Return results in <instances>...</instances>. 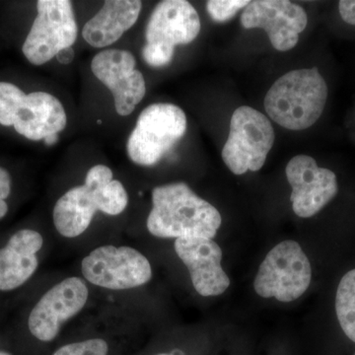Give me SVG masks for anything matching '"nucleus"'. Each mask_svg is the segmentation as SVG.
<instances>
[{
	"label": "nucleus",
	"mask_w": 355,
	"mask_h": 355,
	"mask_svg": "<svg viewBox=\"0 0 355 355\" xmlns=\"http://www.w3.org/2000/svg\"><path fill=\"white\" fill-rule=\"evenodd\" d=\"M159 355H168V354H159Z\"/></svg>",
	"instance_id": "nucleus-30"
},
{
	"label": "nucleus",
	"mask_w": 355,
	"mask_h": 355,
	"mask_svg": "<svg viewBox=\"0 0 355 355\" xmlns=\"http://www.w3.org/2000/svg\"><path fill=\"white\" fill-rule=\"evenodd\" d=\"M249 3L247 0H209L207 10L212 20L223 23L232 19L240 9L246 8Z\"/></svg>",
	"instance_id": "nucleus-21"
},
{
	"label": "nucleus",
	"mask_w": 355,
	"mask_h": 355,
	"mask_svg": "<svg viewBox=\"0 0 355 355\" xmlns=\"http://www.w3.org/2000/svg\"><path fill=\"white\" fill-rule=\"evenodd\" d=\"M58 140V135H51V137H46V139H44V142H46L48 146H53V144H55Z\"/></svg>",
	"instance_id": "nucleus-28"
},
{
	"label": "nucleus",
	"mask_w": 355,
	"mask_h": 355,
	"mask_svg": "<svg viewBox=\"0 0 355 355\" xmlns=\"http://www.w3.org/2000/svg\"><path fill=\"white\" fill-rule=\"evenodd\" d=\"M241 23L246 29L265 30L275 50L287 51L297 44L308 16L303 7L287 0H256L243 11Z\"/></svg>",
	"instance_id": "nucleus-11"
},
{
	"label": "nucleus",
	"mask_w": 355,
	"mask_h": 355,
	"mask_svg": "<svg viewBox=\"0 0 355 355\" xmlns=\"http://www.w3.org/2000/svg\"><path fill=\"white\" fill-rule=\"evenodd\" d=\"M200 16L186 0H164L153 9L146 30L147 44L175 49L191 43L200 32Z\"/></svg>",
	"instance_id": "nucleus-13"
},
{
	"label": "nucleus",
	"mask_w": 355,
	"mask_h": 355,
	"mask_svg": "<svg viewBox=\"0 0 355 355\" xmlns=\"http://www.w3.org/2000/svg\"><path fill=\"white\" fill-rule=\"evenodd\" d=\"M275 139V130L265 114L251 107H239L231 118L222 159L233 174L259 171L265 165Z\"/></svg>",
	"instance_id": "nucleus-4"
},
{
	"label": "nucleus",
	"mask_w": 355,
	"mask_h": 355,
	"mask_svg": "<svg viewBox=\"0 0 355 355\" xmlns=\"http://www.w3.org/2000/svg\"><path fill=\"white\" fill-rule=\"evenodd\" d=\"M98 211L92 191L85 184L64 193L53 207L55 227L60 235L74 238L85 232Z\"/></svg>",
	"instance_id": "nucleus-17"
},
{
	"label": "nucleus",
	"mask_w": 355,
	"mask_h": 355,
	"mask_svg": "<svg viewBox=\"0 0 355 355\" xmlns=\"http://www.w3.org/2000/svg\"><path fill=\"white\" fill-rule=\"evenodd\" d=\"M0 355H10V354H6V352H0Z\"/></svg>",
	"instance_id": "nucleus-29"
},
{
	"label": "nucleus",
	"mask_w": 355,
	"mask_h": 355,
	"mask_svg": "<svg viewBox=\"0 0 355 355\" xmlns=\"http://www.w3.org/2000/svg\"><path fill=\"white\" fill-rule=\"evenodd\" d=\"M338 10L345 22L355 25V0H342L338 3Z\"/></svg>",
	"instance_id": "nucleus-26"
},
{
	"label": "nucleus",
	"mask_w": 355,
	"mask_h": 355,
	"mask_svg": "<svg viewBox=\"0 0 355 355\" xmlns=\"http://www.w3.org/2000/svg\"><path fill=\"white\" fill-rule=\"evenodd\" d=\"M141 55L144 62L150 67H163L172 62L175 49L161 44H146L142 49Z\"/></svg>",
	"instance_id": "nucleus-23"
},
{
	"label": "nucleus",
	"mask_w": 355,
	"mask_h": 355,
	"mask_svg": "<svg viewBox=\"0 0 355 355\" xmlns=\"http://www.w3.org/2000/svg\"><path fill=\"white\" fill-rule=\"evenodd\" d=\"M175 251L190 272L191 282L205 297L224 293L230 279L221 266L222 251L214 239L200 237L179 238Z\"/></svg>",
	"instance_id": "nucleus-12"
},
{
	"label": "nucleus",
	"mask_w": 355,
	"mask_h": 355,
	"mask_svg": "<svg viewBox=\"0 0 355 355\" xmlns=\"http://www.w3.org/2000/svg\"><path fill=\"white\" fill-rule=\"evenodd\" d=\"M64 106L50 93L32 92L26 95L14 116L13 127L26 139L38 141L58 135L67 127Z\"/></svg>",
	"instance_id": "nucleus-14"
},
{
	"label": "nucleus",
	"mask_w": 355,
	"mask_h": 355,
	"mask_svg": "<svg viewBox=\"0 0 355 355\" xmlns=\"http://www.w3.org/2000/svg\"><path fill=\"white\" fill-rule=\"evenodd\" d=\"M26 95L12 83H0V125H13L14 116Z\"/></svg>",
	"instance_id": "nucleus-20"
},
{
	"label": "nucleus",
	"mask_w": 355,
	"mask_h": 355,
	"mask_svg": "<svg viewBox=\"0 0 355 355\" xmlns=\"http://www.w3.org/2000/svg\"><path fill=\"white\" fill-rule=\"evenodd\" d=\"M135 58L125 50H105L91 62L96 78L114 96V108L120 116H128L144 99L146 93L144 77L135 69Z\"/></svg>",
	"instance_id": "nucleus-8"
},
{
	"label": "nucleus",
	"mask_w": 355,
	"mask_h": 355,
	"mask_svg": "<svg viewBox=\"0 0 355 355\" xmlns=\"http://www.w3.org/2000/svg\"><path fill=\"white\" fill-rule=\"evenodd\" d=\"M336 311L343 331L355 343V270L345 273L338 284Z\"/></svg>",
	"instance_id": "nucleus-18"
},
{
	"label": "nucleus",
	"mask_w": 355,
	"mask_h": 355,
	"mask_svg": "<svg viewBox=\"0 0 355 355\" xmlns=\"http://www.w3.org/2000/svg\"><path fill=\"white\" fill-rule=\"evenodd\" d=\"M141 9L139 0H107L99 12L84 25L83 39L93 48L111 46L137 23Z\"/></svg>",
	"instance_id": "nucleus-16"
},
{
	"label": "nucleus",
	"mask_w": 355,
	"mask_h": 355,
	"mask_svg": "<svg viewBox=\"0 0 355 355\" xmlns=\"http://www.w3.org/2000/svg\"><path fill=\"white\" fill-rule=\"evenodd\" d=\"M108 350V343L104 340L92 338V340L64 345L53 355H107Z\"/></svg>",
	"instance_id": "nucleus-22"
},
{
	"label": "nucleus",
	"mask_w": 355,
	"mask_h": 355,
	"mask_svg": "<svg viewBox=\"0 0 355 355\" xmlns=\"http://www.w3.org/2000/svg\"><path fill=\"white\" fill-rule=\"evenodd\" d=\"M147 229L158 238L214 239L221 226L218 210L184 183L156 187Z\"/></svg>",
	"instance_id": "nucleus-1"
},
{
	"label": "nucleus",
	"mask_w": 355,
	"mask_h": 355,
	"mask_svg": "<svg viewBox=\"0 0 355 355\" xmlns=\"http://www.w3.org/2000/svg\"><path fill=\"white\" fill-rule=\"evenodd\" d=\"M113 172L105 165H96L89 170L85 178V186L89 190L94 191L106 186L113 181Z\"/></svg>",
	"instance_id": "nucleus-24"
},
{
	"label": "nucleus",
	"mask_w": 355,
	"mask_h": 355,
	"mask_svg": "<svg viewBox=\"0 0 355 355\" xmlns=\"http://www.w3.org/2000/svg\"><path fill=\"white\" fill-rule=\"evenodd\" d=\"M286 173L292 188V209L299 217L314 216L338 193L335 173L319 167L310 156H294L287 164Z\"/></svg>",
	"instance_id": "nucleus-9"
},
{
	"label": "nucleus",
	"mask_w": 355,
	"mask_h": 355,
	"mask_svg": "<svg viewBox=\"0 0 355 355\" xmlns=\"http://www.w3.org/2000/svg\"><path fill=\"white\" fill-rule=\"evenodd\" d=\"M88 299V287L79 277H69L40 299L28 320L33 336L42 342L55 340L62 324L78 314Z\"/></svg>",
	"instance_id": "nucleus-10"
},
{
	"label": "nucleus",
	"mask_w": 355,
	"mask_h": 355,
	"mask_svg": "<svg viewBox=\"0 0 355 355\" xmlns=\"http://www.w3.org/2000/svg\"><path fill=\"white\" fill-rule=\"evenodd\" d=\"M43 244L42 235L30 229L11 236L6 246L0 249V291L18 288L34 275L39 265L37 253Z\"/></svg>",
	"instance_id": "nucleus-15"
},
{
	"label": "nucleus",
	"mask_w": 355,
	"mask_h": 355,
	"mask_svg": "<svg viewBox=\"0 0 355 355\" xmlns=\"http://www.w3.org/2000/svg\"><path fill=\"white\" fill-rule=\"evenodd\" d=\"M328 99V85L317 67L295 69L279 77L265 98L273 121L291 130H303L317 123Z\"/></svg>",
	"instance_id": "nucleus-2"
},
{
	"label": "nucleus",
	"mask_w": 355,
	"mask_h": 355,
	"mask_svg": "<svg viewBox=\"0 0 355 355\" xmlns=\"http://www.w3.org/2000/svg\"><path fill=\"white\" fill-rule=\"evenodd\" d=\"M11 177L7 170L0 167V220L6 216L8 211V205L6 202L10 195Z\"/></svg>",
	"instance_id": "nucleus-25"
},
{
	"label": "nucleus",
	"mask_w": 355,
	"mask_h": 355,
	"mask_svg": "<svg viewBox=\"0 0 355 355\" xmlns=\"http://www.w3.org/2000/svg\"><path fill=\"white\" fill-rule=\"evenodd\" d=\"M84 277L103 288L123 291L147 284L153 277L150 263L130 247L103 246L83 261Z\"/></svg>",
	"instance_id": "nucleus-7"
},
{
	"label": "nucleus",
	"mask_w": 355,
	"mask_h": 355,
	"mask_svg": "<svg viewBox=\"0 0 355 355\" xmlns=\"http://www.w3.org/2000/svg\"><path fill=\"white\" fill-rule=\"evenodd\" d=\"M98 210L109 214L119 216L128 207V197L125 187L118 180H113L106 186L92 191Z\"/></svg>",
	"instance_id": "nucleus-19"
},
{
	"label": "nucleus",
	"mask_w": 355,
	"mask_h": 355,
	"mask_svg": "<svg viewBox=\"0 0 355 355\" xmlns=\"http://www.w3.org/2000/svg\"><path fill=\"white\" fill-rule=\"evenodd\" d=\"M60 64H69L73 60L74 51L72 48H67L58 53L57 57Z\"/></svg>",
	"instance_id": "nucleus-27"
},
{
	"label": "nucleus",
	"mask_w": 355,
	"mask_h": 355,
	"mask_svg": "<svg viewBox=\"0 0 355 355\" xmlns=\"http://www.w3.org/2000/svg\"><path fill=\"white\" fill-rule=\"evenodd\" d=\"M37 10L22 51L32 64L43 65L60 51L71 48L78 35V26L69 0H40Z\"/></svg>",
	"instance_id": "nucleus-6"
},
{
	"label": "nucleus",
	"mask_w": 355,
	"mask_h": 355,
	"mask_svg": "<svg viewBox=\"0 0 355 355\" xmlns=\"http://www.w3.org/2000/svg\"><path fill=\"white\" fill-rule=\"evenodd\" d=\"M188 121L176 105H150L140 113L127 144L128 157L135 164H157L168 151L182 139Z\"/></svg>",
	"instance_id": "nucleus-3"
},
{
	"label": "nucleus",
	"mask_w": 355,
	"mask_h": 355,
	"mask_svg": "<svg viewBox=\"0 0 355 355\" xmlns=\"http://www.w3.org/2000/svg\"><path fill=\"white\" fill-rule=\"evenodd\" d=\"M312 268L302 248L295 241H284L266 254L254 282V291L263 298L292 302L307 291Z\"/></svg>",
	"instance_id": "nucleus-5"
}]
</instances>
